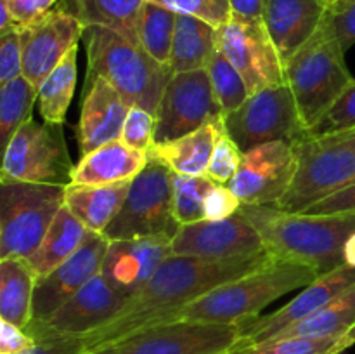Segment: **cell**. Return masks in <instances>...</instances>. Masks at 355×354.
<instances>
[{"label": "cell", "mask_w": 355, "mask_h": 354, "mask_svg": "<svg viewBox=\"0 0 355 354\" xmlns=\"http://www.w3.org/2000/svg\"><path fill=\"white\" fill-rule=\"evenodd\" d=\"M80 108L76 125L80 156L120 139L130 106L106 78H85Z\"/></svg>", "instance_id": "obj_21"}, {"label": "cell", "mask_w": 355, "mask_h": 354, "mask_svg": "<svg viewBox=\"0 0 355 354\" xmlns=\"http://www.w3.org/2000/svg\"><path fill=\"white\" fill-rule=\"evenodd\" d=\"M352 287H355V267L343 264V266L333 269L331 273L322 274L311 285H307L286 305L270 312V314L259 316L248 325L243 326V337L234 351L267 342L274 335H277L281 330L307 318L309 314L321 309L322 305L331 302L333 298L342 295L343 292L350 290Z\"/></svg>", "instance_id": "obj_18"}, {"label": "cell", "mask_w": 355, "mask_h": 354, "mask_svg": "<svg viewBox=\"0 0 355 354\" xmlns=\"http://www.w3.org/2000/svg\"><path fill=\"white\" fill-rule=\"evenodd\" d=\"M170 245V236L114 239L107 246L101 274L128 301L144 288L163 260L172 255Z\"/></svg>", "instance_id": "obj_20"}, {"label": "cell", "mask_w": 355, "mask_h": 354, "mask_svg": "<svg viewBox=\"0 0 355 354\" xmlns=\"http://www.w3.org/2000/svg\"><path fill=\"white\" fill-rule=\"evenodd\" d=\"M224 130V120L207 124L173 141L155 142L148 156L179 176H207L217 139Z\"/></svg>", "instance_id": "obj_24"}, {"label": "cell", "mask_w": 355, "mask_h": 354, "mask_svg": "<svg viewBox=\"0 0 355 354\" xmlns=\"http://www.w3.org/2000/svg\"><path fill=\"white\" fill-rule=\"evenodd\" d=\"M180 224L173 217V172L155 158L130 183L120 212L104 229V238L114 239L170 236Z\"/></svg>", "instance_id": "obj_8"}, {"label": "cell", "mask_w": 355, "mask_h": 354, "mask_svg": "<svg viewBox=\"0 0 355 354\" xmlns=\"http://www.w3.org/2000/svg\"><path fill=\"white\" fill-rule=\"evenodd\" d=\"M297 169V153L290 142H266L243 153L241 165L227 186L241 203L276 207L290 189Z\"/></svg>", "instance_id": "obj_15"}, {"label": "cell", "mask_w": 355, "mask_h": 354, "mask_svg": "<svg viewBox=\"0 0 355 354\" xmlns=\"http://www.w3.org/2000/svg\"><path fill=\"white\" fill-rule=\"evenodd\" d=\"M73 167L62 125L37 124L30 118L3 149L0 183L68 186Z\"/></svg>", "instance_id": "obj_9"}, {"label": "cell", "mask_w": 355, "mask_h": 354, "mask_svg": "<svg viewBox=\"0 0 355 354\" xmlns=\"http://www.w3.org/2000/svg\"><path fill=\"white\" fill-rule=\"evenodd\" d=\"M350 130H355V78L335 104L322 115L321 120L305 132V137H322Z\"/></svg>", "instance_id": "obj_37"}, {"label": "cell", "mask_w": 355, "mask_h": 354, "mask_svg": "<svg viewBox=\"0 0 355 354\" xmlns=\"http://www.w3.org/2000/svg\"><path fill=\"white\" fill-rule=\"evenodd\" d=\"M35 344L37 340L26 330L0 319V354H23Z\"/></svg>", "instance_id": "obj_45"}, {"label": "cell", "mask_w": 355, "mask_h": 354, "mask_svg": "<svg viewBox=\"0 0 355 354\" xmlns=\"http://www.w3.org/2000/svg\"><path fill=\"white\" fill-rule=\"evenodd\" d=\"M322 2H324V3H326V6H328V7H329V9H331V7H333V6H335V3H336V2H338V0H322Z\"/></svg>", "instance_id": "obj_51"}, {"label": "cell", "mask_w": 355, "mask_h": 354, "mask_svg": "<svg viewBox=\"0 0 355 354\" xmlns=\"http://www.w3.org/2000/svg\"><path fill=\"white\" fill-rule=\"evenodd\" d=\"M23 354H89V347L83 337H61L37 340V344Z\"/></svg>", "instance_id": "obj_46"}, {"label": "cell", "mask_w": 355, "mask_h": 354, "mask_svg": "<svg viewBox=\"0 0 355 354\" xmlns=\"http://www.w3.org/2000/svg\"><path fill=\"white\" fill-rule=\"evenodd\" d=\"M277 259L279 257L267 248L253 255L224 260L186 255L166 257L144 288L128 298L110 323L83 337L89 353L114 346L146 326L170 321L175 312L214 288L255 273Z\"/></svg>", "instance_id": "obj_1"}, {"label": "cell", "mask_w": 355, "mask_h": 354, "mask_svg": "<svg viewBox=\"0 0 355 354\" xmlns=\"http://www.w3.org/2000/svg\"><path fill=\"white\" fill-rule=\"evenodd\" d=\"M87 233L89 229L69 212L66 205H62L38 248L28 257V262L37 278L47 276L68 260L85 242Z\"/></svg>", "instance_id": "obj_29"}, {"label": "cell", "mask_w": 355, "mask_h": 354, "mask_svg": "<svg viewBox=\"0 0 355 354\" xmlns=\"http://www.w3.org/2000/svg\"><path fill=\"white\" fill-rule=\"evenodd\" d=\"M19 30L23 75L38 89L49 73L78 45L85 26L71 10L58 3L44 17Z\"/></svg>", "instance_id": "obj_16"}, {"label": "cell", "mask_w": 355, "mask_h": 354, "mask_svg": "<svg viewBox=\"0 0 355 354\" xmlns=\"http://www.w3.org/2000/svg\"><path fill=\"white\" fill-rule=\"evenodd\" d=\"M38 99V89L24 75L0 87V144L7 148L21 125L31 118V108Z\"/></svg>", "instance_id": "obj_32"}, {"label": "cell", "mask_w": 355, "mask_h": 354, "mask_svg": "<svg viewBox=\"0 0 355 354\" xmlns=\"http://www.w3.org/2000/svg\"><path fill=\"white\" fill-rule=\"evenodd\" d=\"M177 14L158 3L146 2L139 19V44L159 65L168 66Z\"/></svg>", "instance_id": "obj_33"}, {"label": "cell", "mask_w": 355, "mask_h": 354, "mask_svg": "<svg viewBox=\"0 0 355 354\" xmlns=\"http://www.w3.org/2000/svg\"><path fill=\"white\" fill-rule=\"evenodd\" d=\"M120 139L130 148L149 153L156 142V115L141 106H130Z\"/></svg>", "instance_id": "obj_39"}, {"label": "cell", "mask_w": 355, "mask_h": 354, "mask_svg": "<svg viewBox=\"0 0 355 354\" xmlns=\"http://www.w3.org/2000/svg\"><path fill=\"white\" fill-rule=\"evenodd\" d=\"M148 0H62L83 26H104L139 45V19Z\"/></svg>", "instance_id": "obj_27"}, {"label": "cell", "mask_w": 355, "mask_h": 354, "mask_svg": "<svg viewBox=\"0 0 355 354\" xmlns=\"http://www.w3.org/2000/svg\"><path fill=\"white\" fill-rule=\"evenodd\" d=\"M125 302L127 298L118 294L99 273L49 318L30 321L26 332L35 340L85 337L110 323L121 311Z\"/></svg>", "instance_id": "obj_13"}, {"label": "cell", "mask_w": 355, "mask_h": 354, "mask_svg": "<svg viewBox=\"0 0 355 354\" xmlns=\"http://www.w3.org/2000/svg\"><path fill=\"white\" fill-rule=\"evenodd\" d=\"M148 162V153L130 148L118 139L80 156L78 163L73 167L71 183L103 186L134 180Z\"/></svg>", "instance_id": "obj_23"}, {"label": "cell", "mask_w": 355, "mask_h": 354, "mask_svg": "<svg viewBox=\"0 0 355 354\" xmlns=\"http://www.w3.org/2000/svg\"><path fill=\"white\" fill-rule=\"evenodd\" d=\"M304 214L311 215H350L355 214V180L342 189L328 194L322 200L315 201Z\"/></svg>", "instance_id": "obj_43"}, {"label": "cell", "mask_w": 355, "mask_h": 354, "mask_svg": "<svg viewBox=\"0 0 355 354\" xmlns=\"http://www.w3.org/2000/svg\"><path fill=\"white\" fill-rule=\"evenodd\" d=\"M284 69L298 113L309 130L354 80L345 65V51L336 38L329 10L311 40L284 62Z\"/></svg>", "instance_id": "obj_5"}, {"label": "cell", "mask_w": 355, "mask_h": 354, "mask_svg": "<svg viewBox=\"0 0 355 354\" xmlns=\"http://www.w3.org/2000/svg\"><path fill=\"white\" fill-rule=\"evenodd\" d=\"M215 184L208 176L173 174V217L180 226L203 221L205 201Z\"/></svg>", "instance_id": "obj_36"}, {"label": "cell", "mask_w": 355, "mask_h": 354, "mask_svg": "<svg viewBox=\"0 0 355 354\" xmlns=\"http://www.w3.org/2000/svg\"><path fill=\"white\" fill-rule=\"evenodd\" d=\"M76 54L78 45L66 54V58L52 69L47 78L38 87V111L47 124H59L66 120L76 87Z\"/></svg>", "instance_id": "obj_31"}, {"label": "cell", "mask_w": 355, "mask_h": 354, "mask_svg": "<svg viewBox=\"0 0 355 354\" xmlns=\"http://www.w3.org/2000/svg\"><path fill=\"white\" fill-rule=\"evenodd\" d=\"M205 69L210 76L214 94L217 97L218 104H220L224 118L234 110H238L248 99V87H246L241 73L232 66V62L225 58L220 49L217 47V51L214 52Z\"/></svg>", "instance_id": "obj_35"}, {"label": "cell", "mask_w": 355, "mask_h": 354, "mask_svg": "<svg viewBox=\"0 0 355 354\" xmlns=\"http://www.w3.org/2000/svg\"><path fill=\"white\" fill-rule=\"evenodd\" d=\"M222 120L207 69L172 73L156 111V142L173 141Z\"/></svg>", "instance_id": "obj_12"}, {"label": "cell", "mask_w": 355, "mask_h": 354, "mask_svg": "<svg viewBox=\"0 0 355 354\" xmlns=\"http://www.w3.org/2000/svg\"><path fill=\"white\" fill-rule=\"evenodd\" d=\"M61 184L2 183L0 187V260L28 259L47 235L64 205Z\"/></svg>", "instance_id": "obj_7"}, {"label": "cell", "mask_w": 355, "mask_h": 354, "mask_svg": "<svg viewBox=\"0 0 355 354\" xmlns=\"http://www.w3.org/2000/svg\"><path fill=\"white\" fill-rule=\"evenodd\" d=\"M23 75V51H21V30L0 35V83Z\"/></svg>", "instance_id": "obj_41"}, {"label": "cell", "mask_w": 355, "mask_h": 354, "mask_svg": "<svg viewBox=\"0 0 355 354\" xmlns=\"http://www.w3.org/2000/svg\"><path fill=\"white\" fill-rule=\"evenodd\" d=\"M89 354H120V353H118L116 347L110 346V347H104V349L94 351V353H89Z\"/></svg>", "instance_id": "obj_49"}, {"label": "cell", "mask_w": 355, "mask_h": 354, "mask_svg": "<svg viewBox=\"0 0 355 354\" xmlns=\"http://www.w3.org/2000/svg\"><path fill=\"white\" fill-rule=\"evenodd\" d=\"M224 127L243 153L272 141L293 146L307 132L288 83L266 87L248 96L238 110L224 118Z\"/></svg>", "instance_id": "obj_10"}, {"label": "cell", "mask_w": 355, "mask_h": 354, "mask_svg": "<svg viewBox=\"0 0 355 354\" xmlns=\"http://www.w3.org/2000/svg\"><path fill=\"white\" fill-rule=\"evenodd\" d=\"M0 3L9 9L14 23L23 28L51 12L59 0H0Z\"/></svg>", "instance_id": "obj_44"}, {"label": "cell", "mask_w": 355, "mask_h": 354, "mask_svg": "<svg viewBox=\"0 0 355 354\" xmlns=\"http://www.w3.org/2000/svg\"><path fill=\"white\" fill-rule=\"evenodd\" d=\"M172 255L201 257L210 260L246 257L266 250L262 236L243 215L182 224L172 238Z\"/></svg>", "instance_id": "obj_17"}, {"label": "cell", "mask_w": 355, "mask_h": 354, "mask_svg": "<svg viewBox=\"0 0 355 354\" xmlns=\"http://www.w3.org/2000/svg\"><path fill=\"white\" fill-rule=\"evenodd\" d=\"M355 344V323L349 332L328 339H279L232 351V354H342Z\"/></svg>", "instance_id": "obj_34"}, {"label": "cell", "mask_w": 355, "mask_h": 354, "mask_svg": "<svg viewBox=\"0 0 355 354\" xmlns=\"http://www.w3.org/2000/svg\"><path fill=\"white\" fill-rule=\"evenodd\" d=\"M355 0H338V2L335 3V6L331 7V10H336V9H342V7L349 6V3H354Z\"/></svg>", "instance_id": "obj_50"}, {"label": "cell", "mask_w": 355, "mask_h": 354, "mask_svg": "<svg viewBox=\"0 0 355 354\" xmlns=\"http://www.w3.org/2000/svg\"><path fill=\"white\" fill-rule=\"evenodd\" d=\"M267 0H231V19L263 21Z\"/></svg>", "instance_id": "obj_48"}, {"label": "cell", "mask_w": 355, "mask_h": 354, "mask_svg": "<svg viewBox=\"0 0 355 354\" xmlns=\"http://www.w3.org/2000/svg\"><path fill=\"white\" fill-rule=\"evenodd\" d=\"M37 274L28 259L0 260V319L26 330L33 311Z\"/></svg>", "instance_id": "obj_28"}, {"label": "cell", "mask_w": 355, "mask_h": 354, "mask_svg": "<svg viewBox=\"0 0 355 354\" xmlns=\"http://www.w3.org/2000/svg\"><path fill=\"white\" fill-rule=\"evenodd\" d=\"M218 49L241 73L250 96L286 83V69L263 21L231 19L218 28Z\"/></svg>", "instance_id": "obj_14"}, {"label": "cell", "mask_w": 355, "mask_h": 354, "mask_svg": "<svg viewBox=\"0 0 355 354\" xmlns=\"http://www.w3.org/2000/svg\"><path fill=\"white\" fill-rule=\"evenodd\" d=\"M110 239L101 233L89 231L85 242L68 260L47 276L37 278L33 294L31 321L45 319L68 302L80 288L89 283L103 269Z\"/></svg>", "instance_id": "obj_19"}, {"label": "cell", "mask_w": 355, "mask_h": 354, "mask_svg": "<svg viewBox=\"0 0 355 354\" xmlns=\"http://www.w3.org/2000/svg\"><path fill=\"white\" fill-rule=\"evenodd\" d=\"M132 180L116 184H75L66 186L64 205L89 231L101 233L113 222L127 198Z\"/></svg>", "instance_id": "obj_25"}, {"label": "cell", "mask_w": 355, "mask_h": 354, "mask_svg": "<svg viewBox=\"0 0 355 354\" xmlns=\"http://www.w3.org/2000/svg\"><path fill=\"white\" fill-rule=\"evenodd\" d=\"M227 354H232V353H227Z\"/></svg>", "instance_id": "obj_52"}, {"label": "cell", "mask_w": 355, "mask_h": 354, "mask_svg": "<svg viewBox=\"0 0 355 354\" xmlns=\"http://www.w3.org/2000/svg\"><path fill=\"white\" fill-rule=\"evenodd\" d=\"M87 76H103L128 106H141L156 115L172 71L139 45L104 26H85Z\"/></svg>", "instance_id": "obj_4"}, {"label": "cell", "mask_w": 355, "mask_h": 354, "mask_svg": "<svg viewBox=\"0 0 355 354\" xmlns=\"http://www.w3.org/2000/svg\"><path fill=\"white\" fill-rule=\"evenodd\" d=\"M218 47V30L194 16L177 14L172 56L168 68L172 73L205 69Z\"/></svg>", "instance_id": "obj_26"}, {"label": "cell", "mask_w": 355, "mask_h": 354, "mask_svg": "<svg viewBox=\"0 0 355 354\" xmlns=\"http://www.w3.org/2000/svg\"><path fill=\"white\" fill-rule=\"evenodd\" d=\"M241 160L243 151L232 141L231 135L224 130L217 139V144H215L207 176L210 179H214L217 184H229V180L238 172L239 165H241Z\"/></svg>", "instance_id": "obj_40"}, {"label": "cell", "mask_w": 355, "mask_h": 354, "mask_svg": "<svg viewBox=\"0 0 355 354\" xmlns=\"http://www.w3.org/2000/svg\"><path fill=\"white\" fill-rule=\"evenodd\" d=\"M355 323V287L343 292L331 302L322 305L315 312L309 314L307 318L293 323L281 330L277 335L270 340L279 339H295V337H305V339H328V337H340L349 332ZM267 340V342H270Z\"/></svg>", "instance_id": "obj_30"}, {"label": "cell", "mask_w": 355, "mask_h": 354, "mask_svg": "<svg viewBox=\"0 0 355 354\" xmlns=\"http://www.w3.org/2000/svg\"><path fill=\"white\" fill-rule=\"evenodd\" d=\"M276 257L311 266L319 276L343 266V246L355 231V214L311 215L269 205L243 203L238 212Z\"/></svg>", "instance_id": "obj_2"}, {"label": "cell", "mask_w": 355, "mask_h": 354, "mask_svg": "<svg viewBox=\"0 0 355 354\" xmlns=\"http://www.w3.org/2000/svg\"><path fill=\"white\" fill-rule=\"evenodd\" d=\"M328 10L322 0H267L263 23L283 62L311 40Z\"/></svg>", "instance_id": "obj_22"}, {"label": "cell", "mask_w": 355, "mask_h": 354, "mask_svg": "<svg viewBox=\"0 0 355 354\" xmlns=\"http://www.w3.org/2000/svg\"><path fill=\"white\" fill-rule=\"evenodd\" d=\"M241 337L239 325L177 319L146 326L114 347L120 354H227Z\"/></svg>", "instance_id": "obj_11"}, {"label": "cell", "mask_w": 355, "mask_h": 354, "mask_svg": "<svg viewBox=\"0 0 355 354\" xmlns=\"http://www.w3.org/2000/svg\"><path fill=\"white\" fill-rule=\"evenodd\" d=\"M241 200L227 184H215L214 189L205 201V219L208 221H222L234 217L241 208Z\"/></svg>", "instance_id": "obj_42"}, {"label": "cell", "mask_w": 355, "mask_h": 354, "mask_svg": "<svg viewBox=\"0 0 355 354\" xmlns=\"http://www.w3.org/2000/svg\"><path fill=\"white\" fill-rule=\"evenodd\" d=\"M318 278L319 274L314 267L277 259L255 273L214 288L203 297L196 298L175 312L170 321L187 319V321L225 323V325H239L243 328L250 321L259 318L263 307L272 304L276 298L297 288H305Z\"/></svg>", "instance_id": "obj_3"}, {"label": "cell", "mask_w": 355, "mask_h": 354, "mask_svg": "<svg viewBox=\"0 0 355 354\" xmlns=\"http://www.w3.org/2000/svg\"><path fill=\"white\" fill-rule=\"evenodd\" d=\"M175 14L194 16L214 28H222L231 21V0H149Z\"/></svg>", "instance_id": "obj_38"}, {"label": "cell", "mask_w": 355, "mask_h": 354, "mask_svg": "<svg viewBox=\"0 0 355 354\" xmlns=\"http://www.w3.org/2000/svg\"><path fill=\"white\" fill-rule=\"evenodd\" d=\"M298 169L277 208L304 212L355 180V130L304 137L293 144Z\"/></svg>", "instance_id": "obj_6"}, {"label": "cell", "mask_w": 355, "mask_h": 354, "mask_svg": "<svg viewBox=\"0 0 355 354\" xmlns=\"http://www.w3.org/2000/svg\"><path fill=\"white\" fill-rule=\"evenodd\" d=\"M329 17H331L336 38L343 51L347 52L355 44V2L342 9H329Z\"/></svg>", "instance_id": "obj_47"}]
</instances>
